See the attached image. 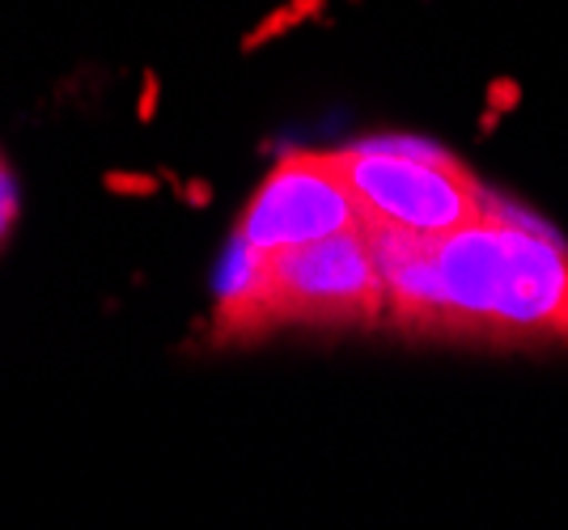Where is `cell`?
Segmentation results:
<instances>
[{"label": "cell", "instance_id": "obj_1", "mask_svg": "<svg viewBox=\"0 0 568 530\" xmlns=\"http://www.w3.org/2000/svg\"><path fill=\"white\" fill-rule=\"evenodd\" d=\"M386 318L416 336H479L493 344H568V251L500 204L450 234H412L365 221Z\"/></svg>", "mask_w": 568, "mask_h": 530}, {"label": "cell", "instance_id": "obj_2", "mask_svg": "<svg viewBox=\"0 0 568 530\" xmlns=\"http://www.w3.org/2000/svg\"><path fill=\"white\" fill-rule=\"evenodd\" d=\"M386 318V281L365 230L260 255V281L237 336L267 323H374Z\"/></svg>", "mask_w": 568, "mask_h": 530}, {"label": "cell", "instance_id": "obj_3", "mask_svg": "<svg viewBox=\"0 0 568 530\" xmlns=\"http://www.w3.org/2000/svg\"><path fill=\"white\" fill-rule=\"evenodd\" d=\"M348 187L365 204V221H386L412 234H450L493 213V195L450 153L420 141H369L335 149Z\"/></svg>", "mask_w": 568, "mask_h": 530}, {"label": "cell", "instance_id": "obj_4", "mask_svg": "<svg viewBox=\"0 0 568 530\" xmlns=\"http://www.w3.org/2000/svg\"><path fill=\"white\" fill-rule=\"evenodd\" d=\"M365 217L369 213L348 187L335 153H288L246 204L234 238L260 255H272L284 246L365 230Z\"/></svg>", "mask_w": 568, "mask_h": 530}, {"label": "cell", "instance_id": "obj_5", "mask_svg": "<svg viewBox=\"0 0 568 530\" xmlns=\"http://www.w3.org/2000/svg\"><path fill=\"white\" fill-rule=\"evenodd\" d=\"M13 221H18V187H13L9 166L0 162V246H4V238H9Z\"/></svg>", "mask_w": 568, "mask_h": 530}, {"label": "cell", "instance_id": "obj_6", "mask_svg": "<svg viewBox=\"0 0 568 530\" xmlns=\"http://www.w3.org/2000/svg\"><path fill=\"white\" fill-rule=\"evenodd\" d=\"M106 187L119 195H153L158 192L153 174H106Z\"/></svg>", "mask_w": 568, "mask_h": 530}, {"label": "cell", "instance_id": "obj_7", "mask_svg": "<svg viewBox=\"0 0 568 530\" xmlns=\"http://www.w3.org/2000/svg\"><path fill=\"white\" fill-rule=\"evenodd\" d=\"M493 102H497V106H509V102H518V85H509V81H497V85H493ZM497 106H493V111H497ZM500 115V111H497Z\"/></svg>", "mask_w": 568, "mask_h": 530}, {"label": "cell", "instance_id": "obj_8", "mask_svg": "<svg viewBox=\"0 0 568 530\" xmlns=\"http://www.w3.org/2000/svg\"><path fill=\"white\" fill-rule=\"evenodd\" d=\"M153 102H158V77H149V90L141 102V120H153Z\"/></svg>", "mask_w": 568, "mask_h": 530}]
</instances>
